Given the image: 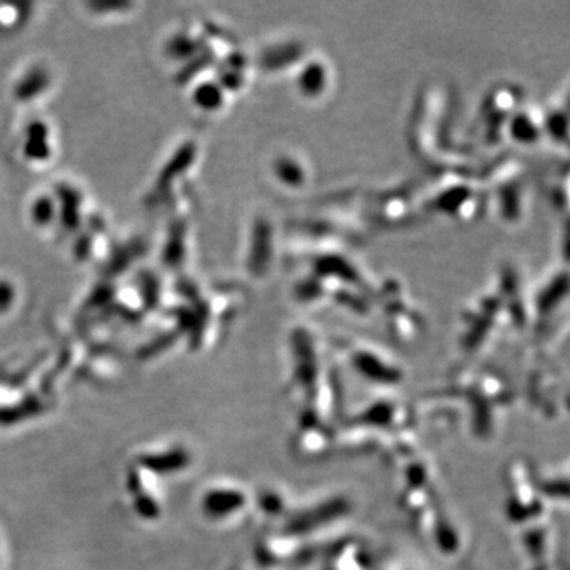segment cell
Wrapping results in <instances>:
<instances>
[{"instance_id": "cell-1", "label": "cell", "mask_w": 570, "mask_h": 570, "mask_svg": "<svg viewBox=\"0 0 570 570\" xmlns=\"http://www.w3.org/2000/svg\"><path fill=\"white\" fill-rule=\"evenodd\" d=\"M48 127L41 121L29 124L26 130L24 156L29 160H47L51 156L50 142H48Z\"/></svg>"}, {"instance_id": "cell-6", "label": "cell", "mask_w": 570, "mask_h": 570, "mask_svg": "<svg viewBox=\"0 0 570 570\" xmlns=\"http://www.w3.org/2000/svg\"><path fill=\"white\" fill-rule=\"evenodd\" d=\"M31 216L33 224L41 225V227L51 224L56 216V204L52 198L47 195L37 198L31 208Z\"/></svg>"}, {"instance_id": "cell-10", "label": "cell", "mask_w": 570, "mask_h": 570, "mask_svg": "<svg viewBox=\"0 0 570 570\" xmlns=\"http://www.w3.org/2000/svg\"><path fill=\"white\" fill-rule=\"evenodd\" d=\"M89 250H91V238L88 235L81 236L80 242H77V246H75V255L82 261Z\"/></svg>"}, {"instance_id": "cell-2", "label": "cell", "mask_w": 570, "mask_h": 570, "mask_svg": "<svg viewBox=\"0 0 570 570\" xmlns=\"http://www.w3.org/2000/svg\"><path fill=\"white\" fill-rule=\"evenodd\" d=\"M58 197L61 202V217L62 224L66 225L67 230H77L80 225V208L81 195L73 187L61 184L58 187Z\"/></svg>"}, {"instance_id": "cell-11", "label": "cell", "mask_w": 570, "mask_h": 570, "mask_svg": "<svg viewBox=\"0 0 570 570\" xmlns=\"http://www.w3.org/2000/svg\"><path fill=\"white\" fill-rule=\"evenodd\" d=\"M94 9L97 10H104L107 9V7H110V9H127L129 7V3H92Z\"/></svg>"}, {"instance_id": "cell-5", "label": "cell", "mask_w": 570, "mask_h": 570, "mask_svg": "<svg viewBox=\"0 0 570 570\" xmlns=\"http://www.w3.org/2000/svg\"><path fill=\"white\" fill-rule=\"evenodd\" d=\"M194 100L197 107L204 108V110H217L223 105V92H220L219 86L205 82V85L198 86L194 94Z\"/></svg>"}, {"instance_id": "cell-4", "label": "cell", "mask_w": 570, "mask_h": 570, "mask_svg": "<svg viewBox=\"0 0 570 570\" xmlns=\"http://www.w3.org/2000/svg\"><path fill=\"white\" fill-rule=\"evenodd\" d=\"M194 157L195 146L193 142H190V145L183 146L174 159L170 160V164L164 168L163 174H160L159 183H157V189H159L160 193H164V189H167L171 181H174L175 176L183 174V171L189 167V164H193Z\"/></svg>"}, {"instance_id": "cell-3", "label": "cell", "mask_w": 570, "mask_h": 570, "mask_svg": "<svg viewBox=\"0 0 570 570\" xmlns=\"http://www.w3.org/2000/svg\"><path fill=\"white\" fill-rule=\"evenodd\" d=\"M50 85V75L41 67H36L26 75L20 82H18L14 96L20 100H31L33 97L39 96Z\"/></svg>"}, {"instance_id": "cell-9", "label": "cell", "mask_w": 570, "mask_h": 570, "mask_svg": "<svg viewBox=\"0 0 570 570\" xmlns=\"http://www.w3.org/2000/svg\"><path fill=\"white\" fill-rule=\"evenodd\" d=\"M14 302L13 285L7 281H0V313H6Z\"/></svg>"}, {"instance_id": "cell-7", "label": "cell", "mask_w": 570, "mask_h": 570, "mask_svg": "<svg viewBox=\"0 0 570 570\" xmlns=\"http://www.w3.org/2000/svg\"><path fill=\"white\" fill-rule=\"evenodd\" d=\"M183 227L176 225L174 227V232L170 235V242L167 243L164 250V261L167 264L175 265L176 262H181L184 243H183Z\"/></svg>"}, {"instance_id": "cell-8", "label": "cell", "mask_w": 570, "mask_h": 570, "mask_svg": "<svg viewBox=\"0 0 570 570\" xmlns=\"http://www.w3.org/2000/svg\"><path fill=\"white\" fill-rule=\"evenodd\" d=\"M197 51V43L190 40L189 37H175L168 43V52L176 59L189 58Z\"/></svg>"}]
</instances>
